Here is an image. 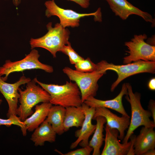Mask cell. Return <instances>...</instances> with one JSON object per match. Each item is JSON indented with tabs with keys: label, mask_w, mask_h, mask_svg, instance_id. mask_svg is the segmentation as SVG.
<instances>
[{
	"label": "cell",
	"mask_w": 155,
	"mask_h": 155,
	"mask_svg": "<svg viewBox=\"0 0 155 155\" xmlns=\"http://www.w3.org/2000/svg\"><path fill=\"white\" fill-rule=\"evenodd\" d=\"M104 117L106 119V124L111 128L116 129L119 132L118 138L123 140L125 137V131L128 128L130 122L129 116L123 115L119 117L112 113L108 108L104 107L95 108L92 119L98 116Z\"/></svg>",
	"instance_id": "14"
},
{
	"label": "cell",
	"mask_w": 155,
	"mask_h": 155,
	"mask_svg": "<svg viewBox=\"0 0 155 155\" xmlns=\"http://www.w3.org/2000/svg\"><path fill=\"white\" fill-rule=\"evenodd\" d=\"M31 80L29 78L22 76L19 80L13 84L7 83L0 75V92L7 101L8 109L7 115L8 118L11 115H17V110L20 94L18 91L19 87L26 84Z\"/></svg>",
	"instance_id": "10"
},
{
	"label": "cell",
	"mask_w": 155,
	"mask_h": 155,
	"mask_svg": "<svg viewBox=\"0 0 155 155\" xmlns=\"http://www.w3.org/2000/svg\"><path fill=\"white\" fill-rule=\"evenodd\" d=\"M40 56L38 51L33 49L29 54L20 60L11 61L7 60L3 66L0 67V75H4L2 78L6 81L11 73L22 72L26 70L40 69L47 73H52L53 71V67L41 62L39 60Z\"/></svg>",
	"instance_id": "7"
},
{
	"label": "cell",
	"mask_w": 155,
	"mask_h": 155,
	"mask_svg": "<svg viewBox=\"0 0 155 155\" xmlns=\"http://www.w3.org/2000/svg\"><path fill=\"white\" fill-rule=\"evenodd\" d=\"M147 38L145 34L135 35L131 40L126 42L125 45L129 51V55L123 58L124 64L142 60L155 61V46L145 41Z\"/></svg>",
	"instance_id": "9"
},
{
	"label": "cell",
	"mask_w": 155,
	"mask_h": 155,
	"mask_svg": "<svg viewBox=\"0 0 155 155\" xmlns=\"http://www.w3.org/2000/svg\"><path fill=\"white\" fill-rule=\"evenodd\" d=\"M65 112V107L59 105H52L46 119L59 135L62 134L65 132L63 122Z\"/></svg>",
	"instance_id": "20"
},
{
	"label": "cell",
	"mask_w": 155,
	"mask_h": 155,
	"mask_svg": "<svg viewBox=\"0 0 155 155\" xmlns=\"http://www.w3.org/2000/svg\"><path fill=\"white\" fill-rule=\"evenodd\" d=\"M73 1L78 4L82 7L87 8L90 4V0H69Z\"/></svg>",
	"instance_id": "27"
},
{
	"label": "cell",
	"mask_w": 155,
	"mask_h": 155,
	"mask_svg": "<svg viewBox=\"0 0 155 155\" xmlns=\"http://www.w3.org/2000/svg\"><path fill=\"white\" fill-rule=\"evenodd\" d=\"M81 106L84 113L85 118L81 129L76 132L75 135L78 138L71 144V149L75 148L79 144L82 147L88 145L89 138L94 132L96 127V125L93 124L92 122L95 108L89 106L84 103Z\"/></svg>",
	"instance_id": "13"
},
{
	"label": "cell",
	"mask_w": 155,
	"mask_h": 155,
	"mask_svg": "<svg viewBox=\"0 0 155 155\" xmlns=\"http://www.w3.org/2000/svg\"><path fill=\"white\" fill-rule=\"evenodd\" d=\"M149 88L152 90H155V78H153L150 79L148 84Z\"/></svg>",
	"instance_id": "28"
},
{
	"label": "cell",
	"mask_w": 155,
	"mask_h": 155,
	"mask_svg": "<svg viewBox=\"0 0 155 155\" xmlns=\"http://www.w3.org/2000/svg\"><path fill=\"white\" fill-rule=\"evenodd\" d=\"M93 148L88 145L85 147L71 151L64 154L63 155H90L93 151Z\"/></svg>",
	"instance_id": "25"
},
{
	"label": "cell",
	"mask_w": 155,
	"mask_h": 155,
	"mask_svg": "<svg viewBox=\"0 0 155 155\" xmlns=\"http://www.w3.org/2000/svg\"><path fill=\"white\" fill-rule=\"evenodd\" d=\"M36 83L50 94L49 102L52 105H60L65 108L69 106H79L83 103L79 88L75 83L66 81L63 85L48 84L34 79Z\"/></svg>",
	"instance_id": "1"
},
{
	"label": "cell",
	"mask_w": 155,
	"mask_h": 155,
	"mask_svg": "<svg viewBox=\"0 0 155 155\" xmlns=\"http://www.w3.org/2000/svg\"><path fill=\"white\" fill-rule=\"evenodd\" d=\"M96 65L98 68L105 72L112 70L117 73L118 78L111 86V92L122 81L129 77L141 73H154L155 72V61L140 60L123 65H116L102 60Z\"/></svg>",
	"instance_id": "5"
},
{
	"label": "cell",
	"mask_w": 155,
	"mask_h": 155,
	"mask_svg": "<svg viewBox=\"0 0 155 155\" xmlns=\"http://www.w3.org/2000/svg\"><path fill=\"white\" fill-rule=\"evenodd\" d=\"M52 23L46 25L48 30L44 36L39 38H31L30 41L31 49L36 47L44 48L48 51L53 57H56V53L60 51L63 47L69 42L70 32L68 29L63 27L60 23L56 24L54 27Z\"/></svg>",
	"instance_id": "2"
},
{
	"label": "cell",
	"mask_w": 155,
	"mask_h": 155,
	"mask_svg": "<svg viewBox=\"0 0 155 155\" xmlns=\"http://www.w3.org/2000/svg\"><path fill=\"white\" fill-rule=\"evenodd\" d=\"M155 150L154 149L148 150L143 155H154Z\"/></svg>",
	"instance_id": "29"
},
{
	"label": "cell",
	"mask_w": 155,
	"mask_h": 155,
	"mask_svg": "<svg viewBox=\"0 0 155 155\" xmlns=\"http://www.w3.org/2000/svg\"><path fill=\"white\" fill-rule=\"evenodd\" d=\"M105 137L104 147L101 155H125L129 152L132 141L121 144L118 138L119 132L116 129L111 128L106 124L105 128Z\"/></svg>",
	"instance_id": "12"
},
{
	"label": "cell",
	"mask_w": 155,
	"mask_h": 155,
	"mask_svg": "<svg viewBox=\"0 0 155 155\" xmlns=\"http://www.w3.org/2000/svg\"><path fill=\"white\" fill-rule=\"evenodd\" d=\"M2 102V100L0 99V105H1Z\"/></svg>",
	"instance_id": "31"
},
{
	"label": "cell",
	"mask_w": 155,
	"mask_h": 155,
	"mask_svg": "<svg viewBox=\"0 0 155 155\" xmlns=\"http://www.w3.org/2000/svg\"><path fill=\"white\" fill-rule=\"evenodd\" d=\"M13 2L14 5L16 6H17L20 3V0H13Z\"/></svg>",
	"instance_id": "30"
},
{
	"label": "cell",
	"mask_w": 155,
	"mask_h": 155,
	"mask_svg": "<svg viewBox=\"0 0 155 155\" xmlns=\"http://www.w3.org/2000/svg\"><path fill=\"white\" fill-rule=\"evenodd\" d=\"M125 95H128L126 83L123 84L120 93L113 99L102 100L96 98L94 97L91 96L87 98L83 103L89 106L95 108L104 107L110 108L121 113L122 115L129 117L124 109L122 102L123 96Z\"/></svg>",
	"instance_id": "15"
},
{
	"label": "cell",
	"mask_w": 155,
	"mask_h": 155,
	"mask_svg": "<svg viewBox=\"0 0 155 155\" xmlns=\"http://www.w3.org/2000/svg\"><path fill=\"white\" fill-rule=\"evenodd\" d=\"M75 70L82 72H90L96 69V64L93 63L90 59L88 57L80 60L75 64Z\"/></svg>",
	"instance_id": "23"
},
{
	"label": "cell",
	"mask_w": 155,
	"mask_h": 155,
	"mask_svg": "<svg viewBox=\"0 0 155 155\" xmlns=\"http://www.w3.org/2000/svg\"><path fill=\"white\" fill-rule=\"evenodd\" d=\"M7 119L0 118V126L5 125L9 127L12 125H17L20 127L24 136L26 135L27 130L23 121H22L17 115H11Z\"/></svg>",
	"instance_id": "22"
},
{
	"label": "cell",
	"mask_w": 155,
	"mask_h": 155,
	"mask_svg": "<svg viewBox=\"0 0 155 155\" xmlns=\"http://www.w3.org/2000/svg\"><path fill=\"white\" fill-rule=\"evenodd\" d=\"M60 52L68 56L70 62L72 64L75 65L79 61L84 59L74 51L72 47L70 42L67 44L65 45Z\"/></svg>",
	"instance_id": "24"
},
{
	"label": "cell",
	"mask_w": 155,
	"mask_h": 155,
	"mask_svg": "<svg viewBox=\"0 0 155 155\" xmlns=\"http://www.w3.org/2000/svg\"><path fill=\"white\" fill-rule=\"evenodd\" d=\"M153 127H142L139 135L135 137L134 143L135 155H143L155 147V132Z\"/></svg>",
	"instance_id": "16"
},
{
	"label": "cell",
	"mask_w": 155,
	"mask_h": 155,
	"mask_svg": "<svg viewBox=\"0 0 155 155\" xmlns=\"http://www.w3.org/2000/svg\"><path fill=\"white\" fill-rule=\"evenodd\" d=\"M52 105L50 102H46L35 106V112L23 121L27 131H33L45 120Z\"/></svg>",
	"instance_id": "17"
},
{
	"label": "cell",
	"mask_w": 155,
	"mask_h": 155,
	"mask_svg": "<svg viewBox=\"0 0 155 155\" xmlns=\"http://www.w3.org/2000/svg\"><path fill=\"white\" fill-rule=\"evenodd\" d=\"M34 80L26 84V88L22 90L19 88V99L20 104L17 110V115L24 121L33 113L32 108L40 102H49V94L42 87L36 85Z\"/></svg>",
	"instance_id": "3"
},
{
	"label": "cell",
	"mask_w": 155,
	"mask_h": 155,
	"mask_svg": "<svg viewBox=\"0 0 155 155\" xmlns=\"http://www.w3.org/2000/svg\"><path fill=\"white\" fill-rule=\"evenodd\" d=\"M34 131L30 140L35 146H42L46 142L53 143L55 141L57 134L46 119Z\"/></svg>",
	"instance_id": "18"
},
{
	"label": "cell",
	"mask_w": 155,
	"mask_h": 155,
	"mask_svg": "<svg viewBox=\"0 0 155 155\" xmlns=\"http://www.w3.org/2000/svg\"><path fill=\"white\" fill-rule=\"evenodd\" d=\"M85 118L82 106L65 108L63 127L65 131L72 127H81Z\"/></svg>",
	"instance_id": "19"
},
{
	"label": "cell",
	"mask_w": 155,
	"mask_h": 155,
	"mask_svg": "<svg viewBox=\"0 0 155 155\" xmlns=\"http://www.w3.org/2000/svg\"><path fill=\"white\" fill-rule=\"evenodd\" d=\"M148 108L151 114V116L153 119V121L155 123V103L154 101H150L148 105Z\"/></svg>",
	"instance_id": "26"
},
{
	"label": "cell",
	"mask_w": 155,
	"mask_h": 155,
	"mask_svg": "<svg viewBox=\"0 0 155 155\" xmlns=\"http://www.w3.org/2000/svg\"><path fill=\"white\" fill-rule=\"evenodd\" d=\"M128 95L126 99L129 102L131 107V118L127 133L123 140V143H127L134 130L139 127L154 128L155 123L150 118L151 114L149 110L144 109L140 101L141 95L138 92L133 93L131 85L126 83Z\"/></svg>",
	"instance_id": "4"
},
{
	"label": "cell",
	"mask_w": 155,
	"mask_h": 155,
	"mask_svg": "<svg viewBox=\"0 0 155 155\" xmlns=\"http://www.w3.org/2000/svg\"><path fill=\"white\" fill-rule=\"evenodd\" d=\"M46 8L45 16L48 18L56 16L60 20V24L64 27H78L80 25L81 18L86 16H94L95 21L101 22L102 14L100 8L95 12L90 13H79L72 10L65 9L58 6L54 0L46 1L44 3Z\"/></svg>",
	"instance_id": "8"
},
{
	"label": "cell",
	"mask_w": 155,
	"mask_h": 155,
	"mask_svg": "<svg viewBox=\"0 0 155 155\" xmlns=\"http://www.w3.org/2000/svg\"><path fill=\"white\" fill-rule=\"evenodd\" d=\"M105 0L115 15L123 20H126L130 16L135 14L141 17L146 22L155 24V20L150 14L135 7L127 0Z\"/></svg>",
	"instance_id": "11"
},
{
	"label": "cell",
	"mask_w": 155,
	"mask_h": 155,
	"mask_svg": "<svg viewBox=\"0 0 155 155\" xmlns=\"http://www.w3.org/2000/svg\"><path fill=\"white\" fill-rule=\"evenodd\" d=\"M94 120L96 121V127L93 136L89 142L88 145L93 148V155H100V149L104 140L103 132L104 125L106 121L104 117L101 116L97 117Z\"/></svg>",
	"instance_id": "21"
},
{
	"label": "cell",
	"mask_w": 155,
	"mask_h": 155,
	"mask_svg": "<svg viewBox=\"0 0 155 155\" xmlns=\"http://www.w3.org/2000/svg\"><path fill=\"white\" fill-rule=\"evenodd\" d=\"M71 81L75 83L81 94L82 103L88 98L94 97L98 88V82L106 72L97 68L90 72H82L66 67L63 69Z\"/></svg>",
	"instance_id": "6"
}]
</instances>
